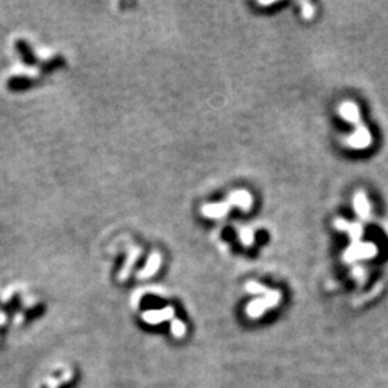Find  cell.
<instances>
[{"label":"cell","mask_w":388,"mask_h":388,"mask_svg":"<svg viewBox=\"0 0 388 388\" xmlns=\"http://www.w3.org/2000/svg\"><path fill=\"white\" fill-rule=\"evenodd\" d=\"M228 211H229L228 203L207 204V206H203V209H202L203 214H204V216H207V217H210V219H219V217H223Z\"/></svg>","instance_id":"cell-1"},{"label":"cell","mask_w":388,"mask_h":388,"mask_svg":"<svg viewBox=\"0 0 388 388\" xmlns=\"http://www.w3.org/2000/svg\"><path fill=\"white\" fill-rule=\"evenodd\" d=\"M161 265V256L158 253H152L150 256V259L147 262V265H145V268H144L141 272H140V278L145 279V278H150L152 276L158 268H160Z\"/></svg>","instance_id":"cell-2"},{"label":"cell","mask_w":388,"mask_h":388,"mask_svg":"<svg viewBox=\"0 0 388 388\" xmlns=\"http://www.w3.org/2000/svg\"><path fill=\"white\" fill-rule=\"evenodd\" d=\"M230 203L240 206L242 209H249V206L252 204V197L246 191H236L230 196Z\"/></svg>","instance_id":"cell-3"},{"label":"cell","mask_w":388,"mask_h":388,"mask_svg":"<svg viewBox=\"0 0 388 388\" xmlns=\"http://www.w3.org/2000/svg\"><path fill=\"white\" fill-rule=\"evenodd\" d=\"M173 315V309L171 308H166L163 311H158V312H148L144 315V319L148 322H157L161 321V319H166V318H170Z\"/></svg>","instance_id":"cell-4"},{"label":"cell","mask_w":388,"mask_h":388,"mask_svg":"<svg viewBox=\"0 0 388 388\" xmlns=\"http://www.w3.org/2000/svg\"><path fill=\"white\" fill-rule=\"evenodd\" d=\"M140 252H141L140 249H133V250H131L130 257H128L127 263L124 265V269H122V272H121V276H119V278L127 279L128 273H130V270H131V268H133V265H134L135 262H137V259L140 257Z\"/></svg>","instance_id":"cell-5"}]
</instances>
